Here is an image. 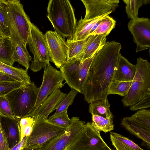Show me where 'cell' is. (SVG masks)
I'll list each match as a JSON object with an SVG mask.
<instances>
[{
  "instance_id": "obj_1",
  "label": "cell",
  "mask_w": 150,
  "mask_h": 150,
  "mask_svg": "<svg viewBox=\"0 0 150 150\" xmlns=\"http://www.w3.org/2000/svg\"><path fill=\"white\" fill-rule=\"evenodd\" d=\"M121 48L119 42H107L95 54L81 93L88 103L107 97Z\"/></svg>"
},
{
  "instance_id": "obj_2",
  "label": "cell",
  "mask_w": 150,
  "mask_h": 150,
  "mask_svg": "<svg viewBox=\"0 0 150 150\" xmlns=\"http://www.w3.org/2000/svg\"><path fill=\"white\" fill-rule=\"evenodd\" d=\"M47 16L54 31L63 38L72 40L75 32L76 19L74 9L68 0H50Z\"/></svg>"
},
{
  "instance_id": "obj_3",
  "label": "cell",
  "mask_w": 150,
  "mask_h": 150,
  "mask_svg": "<svg viewBox=\"0 0 150 150\" xmlns=\"http://www.w3.org/2000/svg\"><path fill=\"white\" fill-rule=\"evenodd\" d=\"M0 3L8 20L12 45L20 41L26 47L30 32V19L25 13L23 5L18 0H0Z\"/></svg>"
},
{
  "instance_id": "obj_4",
  "label": "cell",
  "mask_w": 150,
  "mask_h": 150,
  "mask_svg": "<svg viewBox=\"0 0 150 150\" xmlns=\"http://www.w3.org/2000/svg\"><path fill=\"white\" fill-rule=\"evenodd\" d=\"M136 73L127 94L122 99L123 105L130 107L150 94V64L139 57L135 65Z\"/></svg>"
},
{
  "instance_id": "obj_5",
  "label": "cell",
  "mask_w": 150,
  "mask_h": 150,
  "mask_svg": "<svg viewBox=\"0 0 150 150\" xmlns=\"http://www.w3.org/2000/svg\"><path fill=\"white\" fill-rule=\"evenodd\" d=\"M39 88L31 81L6 95L15 117L17 119L26 116L35 106Z\"/></svg>"
},
{
  "instance_id": "obj_6",
  "label": "cell",
  "mask_w": 150,
  "mask_h": 150,
  "mask_svg": "<svg viewBox=\"0 0 150 150\" xmlns=\"http://www.w3.org/2000/svg\"><path fill=\"white\" fill-rule=\"evenodd\" d=\"M29 25L30 32L27 44L33 55L30 68L33 72H37L45 68L49 63L50 58L45 34L30 20Z\"/></svg>"
},
{
  "instance_id": "obj_7",
  "label": "cell",
  "mask_w": 150,
  "mask_h": 150,
  "mask_svg": "<svg viewBox=\"0 0 150 150\" xmlns=\"http://www.w3.org/2000/svg\"><path fill=\"white\" fill-rule=\"evenodd\" d=\"M34 118L32 132L27 137L24 148L41 147L51 139L62 134L68 128L54 124L40 116Z\"/></svg>"
},
{
  "instance_id": "obj_8",
  "label": "cell",
  "mask_w": 150,
  "mask_h": 150,
  "mask_svg": "<svg viewBox=\"0 0 150 150\" xmlns=\"http://www.w3.org/2000/svg\"><path fill=\"white\" fill-rule=\"evenodd\" d=\"M121 125L128 131L142 140V146L150 148V110L142 109L131 116L124 117Z\"/></svg>"
},
{
  "instance_id": "obj_9",
  "label": "cell",
  "mask_w": 150,
  "mask_h": 150,
  "mask_svg": "<svg viewBox=\"0 0 150 150\" xmlns=\"http://www.w3.org/2000/svg\"><path fill=\"white\" fill-rule=\"evenodd\" d=\"M65 150H113L102 138L91 122H88Z\"/></svg>"
},
{
  "instance_id": "obj_10",
  "label": "cell",
  "mask_w": 150,
  "mask_h": 150,
  "mask_svg": "<svg viewBox=\"0 0 150 150\" xmlns=\"http://www.w3.org/2000/svg\"><path fill=\"white\" fill-rule=\"evenodd\" d=\"M64 80L60 71L53 67L49 63L44 69L42 81L39 88L35 104L26 116L34 118L38 109L46 99L56 89H60L64 86Z\"/></svg>"
},
{
  "instance_id": "obj_11",
  "label": "cell",
  "mask_w": 150,
  "mask_h": 150,
  "mask_svg": "<svg viewBox=\"0 0 150 150\" xmlns=\"http://www.w3.org/2000/svg\"><path fill=\"white\" fill-rule=\"evenodd\" d=\"M50 62L58 68L67 62L68 47L65 39L55 31L49 30L45 34Z\"/></svg>"
},
{
  "instance_id": "obj_12",
  "label": "cell",
  "mask_w": 150,
  "mask_h": 150,
  "mask_svg": "<svg viewBox=\"0 0 150 150\" xmlns=\"http://www.w3.org/2000/svg\"><path fill=\"white\" fill-rule=\"evenodd\" d=\"M70 119V125L65 132L48 141L42 146L40 150H65L86 124L78 117Z\"/></svg>"
},
{
  "instance_id": "obj_13",
  "label": "cell",
  "mask_w": 150,
  "mask_h": 150,
  "mask_svg": "<svg viewBox=\"0 0 150 150\" xmlns=\"http://www.w3.org/2000/svg\"><path fill=\"white\" fill-rule=\"evenodd\" d=\"M128 28L137 45L136 52L147 49L150 47V20L148 18H139L131 19Z\"/></svg>"
},
{
  "instance_id": "obj_14",
  "label": "cell",
  "mask_w": 150,
  "mask_h": 150,
  "mask_svg": "<svg viewBox=\"0 0 150 150\" xmlns=\"http://www.w3.org/2000/svg\"><path fill=\"white\" fill-rule=\"evenodd\" d=\"M86 8L84 20L94 18L115 11L119 6V0H81Z\"/></svg>"
},
{
  "instance_id": "obj_15",
  "label": "cell",
  "mask_w": 150,
  "mask_h": 150,
  "mask_svg": "<svg viewBox=\"0 0 150 150\" xmlns=\"http://www.w3.org/2000/svg\"><path fill=\"white\" fill-rule=\"evenodd\" d=\"M67 95L60 89H56L40 105L34 117L39 116L48 119L49 115L56 110Z\"/></svg>"
},
{
  "instance_id": "obj_16",
  "label": "cell",
  "mask_w": 150,
  "mask_h": 150,
  "mask_svg": "<svg viewBox=\"0 0 150 150\" xmlns=\"http://www.w3.org/2000/svg\"><path fill=\"white\" fill-rule=\"evenodd\" d=\"M136 71L135 65L130 62L120 53L112 80L124 81H132Z\"/></svg>"
},
{
  "instance_id": "obj_17",
  "label": "cell",
  "mask_w": 150,
  "mask_h": 150,
  "mask_svg": "<svg viewBox=\"0 0 150 150\" xmlns=\"http://www.w3.org/2000/svg\"><path fill=\"white\" fill-rule=\"evenodd\" d=\"M106 40V37L103 35H90L82 52L77 58L82 62L94 55L105 45Z\"/></svg>"
},
{
  "instance_id": "obj_18",
  "label": "cell",
  "mask_w": 150,
  "mask_h": 150,
  "mask_svg": "<svg viewBox=\"0 0 150 150\" xmlns=\"http://www.w3.org/2000/svg\"><path fill=\"white\" fill-rule=\"evenodd\" d=\"M81 61L75 58L67 61L60 68V72L65 83L71 88L76 90V83L78 69Z\"/></svg>"
},
{
  "instance_id": "obj_19",
  "label": "cell",
  "mask_w": 150,
  "mask_h": 150,
  "mask_svg": "<svg viewBox=\"0 0 150 150\" xmlns=\"http://www.w3.org/2000/svg\"><path fill=\"white\" fill-rule=\"evenodd\" d=\"M112 12H110L98 17L87 20H84L81 17L76 23L75 34L72 41L81 40L88 38L89 33L94 25L98 21Z\"/></svg>"
},
{
  "instance_id": "obj_20",
  "label": "cell",
  "mask_w": 150,
  "mask_h": 150,
  "mask_svg": "<svg viewBox=\"0 0 150 150\" xmlns=\"http://www.w3.org/2000/svg\"><path fill=\"white\" fill-rule=\"evenodd\" d=\"M2 125L7 129L6 134L10 149L12 148L20 142V133L18 120L3 117L0 116Z\"/></svg>"
},
{
  "instance_id": "obj_21",
  "label": "cell",
  "mask_w": 150,
  "mask_h": 150,
  "mask_svg": "<svg viewBox=\"0 0 150 150\" xmlns=\"http://www.w3.org/2000/svg\"><path fill=\"white\" fill-rule=\"evenodd\" d=\"M0 71L16 81L24 84L31 81L28 70L25 69L14 67L0 62Z\"/></svg>"
},
{
  "instance_id": "obj_22",
  "label": "cell",
  "mask_w": 150,
  "mask_h": 150,
  "mask_svg": "<svg viewBox=\"0 0 150 150\" xmlns=\"http://www.w3.org/2000/svg\"><path fill=\"white\" fill-rule=\"evenodd\" d=\"M13 46L12 58L14 61L18 62L28 71L32 58L27 50V47L21 41Z\"/></svg>"
},
{
  "instance_id": "obj_23",
  "label": "cell",
  "mask_w": 150,
  "mask_h": 150,
  "mask_svg": "<svg viewBox=\"0 0 150 150\" xmlns=\"http://www.w3.org/2000/svg\"><path fill=\"white\" fill-rule=\"evenodd\" d=\"M110 136L116 150H144L132 140L119 134L110 132Z\"/></svg>"
},
{
  "instance_id": "obj_24",
  "label": "cell",
  "mask_w": 150,
  "mask_h": 150,
  "mask_svg": "<svg viewBox=\"0 0 150 150\" xmlns=\"http://www.w3.org/2000/svg\"><path fill=\"white\" fill-rule=\"evenodd\" d=\"M90 103L89 111L92 115H96L104 118H113L110 110V105L107 98L96 100Z\"/></svg>"
},
{
  "instance_id": "obj_25",
  "label": "cell",
  "mask_w": 150,
  "mask_h": 150,
  "mask_svg": "<svg viewBox=\"0 0 150 150\" xmlns=\"http://www.w3.org/2000/svg\"><path fill=\"white\" fill-rule=\"evenodd\" d=\"M13 47L9 37L0 39V62L12 66L15 62L12 58Z\"/></svg>"
},
{
  "instance_id": "obj_26",
  "label": "cell",
  "mask_w": 150,
  "mask_h": 150,
  "mask_svg": "<svg viewBox=\"0 0 150 150\" xmlns=\"http://www.w3.org/2000/svg\"><path fill=\"white\" fill-rule=\"evenodd\" d=\"M91 124L94 128L100 132L105 133L110 132L114 129V126L113 118L110 117L104 118L96 115H92Z\"/></svg>"
},
{
  "instance_id": "obj_27",
  "label": "cell",
  "mask_w": 150,
  "mask_h": 150,
  "mask_svg": "<svg viewBox=\"0 0 150 150\" xmlns=\"http://www.w3.org/2000/svg\"><path fill=\"white\" fill-rule=\"evenodd\" d=\"M95 54L83 61H81L76 83V90L79 93H81L82 92L83 83Z\"/></svg>"
},
{
  "instance_id": "obj_28",
  "label": "cell",
  "mask_w": 150,
  "mask_h": 150,
  "mask_svg": "<svg viewBox=\"0 0 150 150\" xmlns=\"http://www.w3.org/2000/svg\"><path fill=\"white\" fill-rule=\"evenodd\" d=\"M88 38L76 41L67 39L66 42L68 50L67 61L79 57L82 52Z\"/></svg>"
},
{
  "instance_id": "obj_29",
  "label": "cell",
  "mask_w": 150,
  "mask_h": 150,
  "mask_svg": "<svg viewBox=\"0 0 150 150\" xmlns=\"http://www.w3.org/2000/svg\"><path fill=\"white\" fill-rule=\"evenodd\" d=\"M116 21L108 15L103 18L97 28L91 35H108L115 26Z\"/></svg>"
},
{
  "instance_id": "obj_30",
  "label": "cell",
  "mask_w": 150,
  "mask_h": 150,
  "mask_svg": "<svg viewBox=\"0 0 150 150\" xmlns=\"http://www.w3.org/2000/svg\"><path fill=\"white\" fill-rule=\"evenodd\" d=\"M132 82L112 80L109 88L108 95L116 94L125 96L128 92Z\"/></svg>"
},
{
  "instance_id": "obj_31",
  "label": "cell",
  "mask_w": 150,
  "mask_h": 150,
  "mask_svg": "<svg viewBox=\"0 0 150 150\" xmlns=\"http://www.w3.org/2000/svg\"><path fill=\"white\" fill-rule=\"evenodd\" d=\"M126 4L125 11L131 19L138 17L139 8L144 5L150 3V0H123Z\"/></svg>"
},
{
  "instance_id": "obj_32",
  "label": "cell",
  "mask_w": 150,
  "mask_h": 150,
  "mask_svg": "<svg viewBox=\"0 0 150 150\" xmlns=\"http://www.w3.org/2000/svg\"><path fill=\"white\" fill-rule=\"evenodd\" d=\"M34 121V118L30 116L24 117L18 119V124L20 133V142L25 137H28L30 135Z\"/></svg>"
},
{
  "instance_id": "obj_33",
  "label": "cell",
  "mask_w": 150,
  "mask_h": 150,
  "mask_svg": "<svg viewBox=\"0 0 150 150\" xmlns=\"http://www.w3.org/2000/svg\"><path fill=\"white\" fill-rule=\"evenodd\" d=\"M79 93L76 90L71 88L66 96L60 104L54 113L52 115L54 116L58 115L72 105L77 94Z\"/></svg>"
},
{
  "instance_id": "obj_34",
  "label": "cell",
  "mask_w": 150,
  "mask_h": 150,
  "mask_svg": "<svg viewBox=\"0 0 150 150\" xmlns=\"http://www.w3.org/2000/svg\"><path fill=\"white\" fill-rule=\"evenodd\" d=\"M47 120L54 124L67 128L69 127L71 123V119L68 115L67 109L57 115H52Z\"/></svg>"
},
{
  "instance_id": "obj_35",
  "label": "cell",
  "mask_w": 150,
  "mask_h": 150,
  "mask_svg": "<svg viewBox=\"0 0 150 150\" xmlns=\"http://www.w3.org/2000/svg\"><path fill=\"white\" fill-rule=\"evenodd\" d=\"M0 116L11 119L18 120L14 115L10 104L5 96L0 97Z\"/></svg>"
},
{
  "instance_id": "obj_36",
  "label": "cell",
  "mask_w": 150,
  "mask_h": 150,
  "mask_svg": "<svg viewBox=\"0 0 150 150\" xmlns=\"http://www.w3.org/2000/svg\"><path fill=\"white\" fill-rule=\"evenodd\" d=\"M25 84L17 81L0 82V97L5 96L13 90Z\"/></svg>"
},
{
  "instance_id": "obj_37",
  "label": "cell",
  "mask_w": 150,
  "mask_h": 150,
  "mask_svg": "<svg viewBox=\"0 0 150 150\" xmlns=\"http://www.w3.org/2000/svg\"><path fill=\"white\" fill-rule=\"evenodd\" d=\"M0 32L4 37H9L11 29L8 20L0 3Z\"/></svg>"
},
{
  "instance_id": "obj_38",
  "label": "cell",
  "mask_w": 150,
  "mask_h": 150,
  "mask_svg": "<svg viewBox=\"0 0 150 150\" xmlns=\"http://www.w3.org/2000/svg\"><path fill=\"white\" fill-rule=\"evenodd\" d=\"M150 107V94L135 105L130 107L129 109L132 111H135L138 110L144 109Z\"/></svg>"
},
{
  "instance_id": "obj_39",
  "label": "cell",
  "mask_w": 150,
  "mask_h": 150,
  "mask_svg": "<svg viewBox=\"0 0 150 150\" xmlns=\"http://www.w3.org/2000/svg\"><path fill=\"white\" fill-rule=\"evenodd\" d=\"M7 136L0 119V150H10Z\"/></svg>"
},
{
  "instance_id": "obj_40",
  "label": "cell",
  "mask_w": 150,
  "mask_h": 150,
  "mask_svg": "<svg viewBox=\"0 0 150 150\" xmlns=\"http://www.w3.org/2000/svg\"><path fill=\"white\" fill-rule=\"evenodd\" d=\"M16 81L12 78L0 71V82L14 81Z\"/></svg>"
},
{
  "instance_id": "obj_41",
  "label": "cell",
  "mask_w": 150,
  "mask_h": 150,
  "mask_svg": "<svg viewBox=\"0 0 150 150\" xmlns=\"http://www.w3.org/2000/svg\"><path fill=\"white\" fill-rule=\"evenodd\" d=\"M28 137H25L19 143L16 150H23L24 148L25 142Z\"/></svg>"
},
{
  "instance_id": "obj_42",
  "label": "cell",
  "mask_w": 150,
  "mask_h": 150,
  "mask_svg": "<svg viewBox=\"0 0 150 150\" xmlns=\"http://www.w3.org/2000/svg\"><path fill=\"white\" fill-rule=\"evenodd\" d=\"M101 20L98 21H97L93 26L90 31L89 32V34L88 35V37H89L90 36L91 34L97 28L99 24H100V22Z\"/></svg>"
},
{
  "instance_id": "obj_43",
  "label": "cell",
  "mask_w": 150,
  "mask_h": 150,
  "mask_svg": "<svg viewBox=\"0 0 150 150\" xmlns=\"http://www.w3.org/2000/svg\"><path fill=\"white\" fill-rule=\"evenodd\" d=\"M41 147L32 148H24L23 150H40Z\"/></svg>"
},
{
  "instance_id": "obj_44",
  "label": "cell",
  "mask_w": 150,
  "mask_h": 150,
  "mask_svg": "<svg viewBox=\"0 0 150 150\" xmlns=\"http://www.w3.org/2000/svg\"><path fill=\"white\" fill-rule=\"evenodd\" d=\"M3 37H4L3 35V34H2V33L0 32V39L1 38H3Z\"/></svg>"
}]
</instances>
